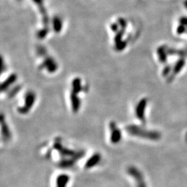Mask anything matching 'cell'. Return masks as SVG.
Instances as JSON below:
<instances>
[{"instance_id":"obj_1","label":"cell","mask_w":187,"mask_h":187,"mask_svg":"<svg viewBox=\"0 0 187 187\" xmlns=\"http://www.w3.org/2000/svg\"><path fill=\"white\" fill-rule=\"evenodd\" d=\"M126 130L131 135L136 136L141 138L146 139L148 140L157 141L161 138V135L156 131H149L147 130L141 128L137 125H129L126 128Z\"/></svg>"},{"instance_id":"obj_4","label":"cell","mask_w":187,"mask_h":187,"mask_svg":"<svg viewBox=\"0 0 187 187\" xmlns=\"http://www.w3.org/2000/svg\"><path fill=\"white\" fill-rule=\"evenodd\" d=\"M110 141L113 144H119L121 140L122 135L121 130L114 122L110 123Z\"/></svg>"},{"instance_id":"obj_5","label":"cell","mask_w":187,"mask_h":187,"mask_svg":"<svg viewBox=\"0 0 187 187\" xmlns=\"http://www.w3.org/2000/svg\"><path fill=\"white\" fill-rule=\"evenodd\" d=\"M146 107V101L142 100L139 103L136 109V116L142 122H145V110Z\"/></svg>"},{"instance_id":"obj_2","label":"cell","mask_w":187,"mask_h":187,"mask_svg":"<svg viewBox=\"0 0 187 187\" xmlns=\"http://www.w3.org/2000/svg\"><path fill=\"white\" fill-rule=\"evenodd\" d=\"M53 147L56 149V150H58L60 155H61L62 156L65 157H68V158H71V157H79L81 158L84 156V151H75L71 150V149H69L67 148H65V146H63L62 144L59 141H56L54 144H53Z\"/></svg>"},{"instance_id":"obj_9","label":"cell","mask_w":187,"mask_h":187,"mask_svg":"<svg viewBox=\"0 0 187 187\" xmlns=\"http://www.w3.org/2000/svg\"><path fill=\"white\" fill-rule=\"evenodd\" d=\"M2 139L4 141H8L11 137V132L9 130V128L6 124V123L4 120V116H2Z\"/></svg>"},{"instance_id":"obj_6","label":"cell","mask_w":187,"mask_h":187,"mask_svg":"<svg viewBox=\"0 0 187 187\" xmlns=\"http://www.w3.org/2000/svg\"><path fill=\"white\" fill-rule=\"evenodd\" d=\"M101 160V155L99 153H95L91 156L90 159L86 161L85 168L87 169H91L99 164Z\"/></svg>"},{"instance_id":"obj_3","label":"cell","mask_w":187,"mask_h":187,"mask_svg":"<svg viewBox=\"0 0 187 187\" xmlns=\"http://www.w3.org/2000/svg\"><path fill=\"white\" fill-rule=\"evenodd\" d=\"M127 172L132 178H134L137 187H147L143 174L135 166H129Z\"/></svg>"},{"instance_id":"obj_7","label":"cell","mask_w":187,"mask_h":187,"mask_svg":"<svg viewBox=\"0 0 187 187\" xmlns=\"http://www.w3.org/2000/svg\"><path fill=\"white\" fill-rule=\"evenodd\" d=\"M70 180L67 174H61L56 178V187H66Z\"/></svg>"},{"instance_id":"obj_8","label":"cell","mask_w":187,"mask_h":187,"mask_svg":"<svg viewBox=\"0 0 187 187\" xmlns=\"http://www.w3.org/2000/svg\"><path fill=\"white\" fill-rule=\"evenodd\" d=\"M81 158L79 157H71V158H67V159H63L62 160H61V161L58 163V166L63 169H66V168H69L71 167L74 165L76 162L80 160Z\"/></svg>"}]
</instances>
